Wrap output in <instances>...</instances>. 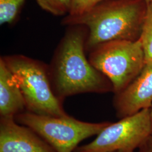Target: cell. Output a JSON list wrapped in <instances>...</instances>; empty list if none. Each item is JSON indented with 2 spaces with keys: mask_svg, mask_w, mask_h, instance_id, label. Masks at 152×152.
I'll return each mask as SVG.
<instances>
[{
  "mask_svg": "<svg viewBox=\"0 0 152 152\" xmlns=\"http://www.w3.org/2000/svg\"><path fill=\"white\" fill-rule=\"evenodd\" d=\"M87 36L85 26H68L49 65L53 90L62 102L77 94L114 91L112 82L86 56Z\"/></svg>",
  "mask_w": 152,
  "mask_h": 152,
  "instance_id": "1",
  "label": "cell"
},
{
  "mask_svg": "<svg viewBox=\"0 0 152 152\" xmlns=\"http://www.w3.org/2000/svg\"><path fill=\"white\" fill-rule=\"evenodd\" d=\"M145 0H103L79 15H66V26L80 25L87 30L86 51L114 40L137 41L147 11Z\"/></svg>",
  "mask_w": 152,
  "mask_h": 152,
  "instance_id": "2",
  "label": "cell"
},
{
  "mask_svg": "<svg viewBox=\"0 0 152 152\" xmlns=\"http://www.w3.org/2000/svg\"><path fill=\"white\" fill-rule=\"evenodd\" d=\"M1 58L20 88L26 111L43 115H68L63 108V102L53 90L49 65L23 55H7Z\"/></svg>",
  "mask_w": 152,
  "mask_h": 152,
  "instance_id": "3",
  "label": "cell"
},
{
  "mask_svg": "<svg viewBox=\"0 0 152 152\" xmlns=\"http://www.w3.org/2000/svg\"><path fill=\"white\" fill-rule=\"evenodd\" d=\"M88 60L112 82L113 92L125 89L145 64L141 41L114 40L100 44L88 53Z\"/></svg>",
  "mask_w": 152,
  "mask_h": 152,
  "instance_id": "4",
  "label": "cell"
},
{
  "mask_svg": "<svg viewBox=\"0 0 152 152\" xmlns=\"http://www.w3.org/2000/svg\"><path fill=\"white\" fill-rule=\"evenodd\" d=\"M15 120L28 127L53 147L56 152H74L82 141L98 134L110 123H91L77 120L68 114L56 117L24 111Z\"/></svg>",
  "mask_w": 152,
  "mask_h": 152,
  "instance_id": "5",
  "label": "cell"
},
{
  "mask_svg": "<svg viewBox=\"0 0 152 152\" xmlns=\"http://www.w3.org/2000/svg\"><path fill=\"white\" fill-rule=\"evenodd\" d=\"M152 134L150 108L110 122L90 143L74 152H134Z\"/></svg>",
  "mask_w": 152,
  "mask_h": 152,
  "instance_id": "6",
  "label": "cell"
},
{
  "mask_svg": "<svg viewBox=\"0 0 152 152\" xmlns=\"http://www.w3.org/2000/svg\"><path fill=\"white\" fill-rule=\"evenodd\" d=\"M113 105L119 119L152 105V63L146 64L138 76L122 91L115 94Z\"/></svg>",
  "mask_w": 152,
  "mask_h": 152,
  "instance_id": "7",
  "label": "cell"
},
{
  "mask_svg": "<svg viewBox=\"0 0 152 152\" xmlns=\"http://www.w3.org/2000/svg\"><path fill=\"white\" fill-rule=\"evenodd\" d=\"M0 152H56L34 131L14 117L0 118Z\"/></svg>",
  "mask_w": 152,
  "mask_h": 152,
  "instance_id": "8",
  "label": "cell"
},
{
  "mask_svg": "<svg viewBox=\"0 0 152 152\" xmlns=\"http://www.w3.org/2000/svg\"><path fill=\"white\" fill-rule=\"evenodd\" d=\"M26 110L22 91L14 76L0 59V116L14 117Z\"/></svg>",
  "mask_w": 152,
  "mask_h": 152,
  "instance_id": "9",
  "label": "cell"
},
{
  "mask_svg": "<svg viewBox=\"0 0 152 152\" xmlns=\"http://www.w3.org/2000/svg\"><path fill=\"white\" fill-rule=\"evenodd\" d=\"M147 11L140 40L144 51L145 64L152 63V1H147Z\"/></svg>",
  "mask_w": 152,
  "mask_h": 152,
  "instance_id": "10",
  "label": "cell"
},
{
  "mask_svg": "<svg viewBox=\"0 0 152 152\" xmlns=\"http://www.w3.org/2000/svg\"><path fill=\"white\" fill-rule=\"evenodd\" d=\"M27 0H0V24L15 22Z\"/></svg>",
  "mask_w": 152,
  "mask_h": 152,
  "instance_id": "11",
  "label": "cell"
},
{
  "mask_svg": "<svg viewBox=\"0 0 152 152\" xmlns=\"http://www.w3.org/2000/svg\"><path fill=\"white\" fill-rule=\"evenodd\" d=\"M44 11L55 16H65L71 10L72 0H35Z\"/></svg>",
  "mask_w": 152,
  "mask_h": 152,
  "instance_id": "12",
  "label": "cell"
},
{
  "mask_svg": "<svg viewBox=\"0 0 152 152\" xmlns=\"http://www.w3.org/2000/svg\"><path fill=\"white\" fill-rule=\"evenodd\" d=\"M95 1V0H72L71 10L67 15H81L93 7Z\"/></svg>",
  "mask_w": 152,
  "mask_h": 152,
  "instance_id": "13",
  "label": "cell"
},
{
  "mask_svg": "<svg viewBox=\"0 0 152 152\" xmlns=\"http://www.w3.org/2000/svg\"><path fill=\"white\" fill-rule=\"evenodd\" d=\"M138 152H152V134L139 148Z\"/></svg>",
  "mask_w": 152,
  "mask_h": 152,
  "instance_id": "14",
  "label": "cell"
},
{
  "mask_svg": "<svg viewBox=\"0 0 152 152\" xmlns=\"http://www.w3.org/2000/svg\"><path fill=\"white\" fill-rule=\"evenodd\" d=\"M150 111H151V123H152V105L150 108Z\"/></svg>",
  "mask_w": 152,
  "mask_h": 152,
  "instance_id": "15",
  "label": "cell"
},
{
  "mask_svg": "<svg viewBox=\"0 0 152 152\" xmlns=\"http://www.w3.org/2000/svg\"><path fill=\"white\" fill-rule=\"evenodd\" d=\"M103 1V0H95V5H96V4H98L99 2H100V1Z\"/></svg>",
  "mask_w": 152,
  "mask_h": 152,
  "instance_id": "16",
  "label": "cell"
},
{
  "mask_svg": "<svg viewBox=\"0 0 152 152\" xmlns=\"http://www.w3.org/2000/svg\"><path fill=\"white\" fill-rule=\"evenodd\" d=\"M145 1H152V0H145Z\"/></svg>",
  "mask_w": 152,
  "mask_h": 152,
  "instance_id": "17",
  "label": "cell"
},
{
  "mask_svg": "<svg viewBox=\"0 0 152 152\" xmlns=\"http://www.w3.org/2000/svg\"></svg>",
  "mask_w": 152,
  "mask_h": 152,
  "instance_id": "18",
  "label": "cell"
}]
</instances>
